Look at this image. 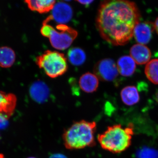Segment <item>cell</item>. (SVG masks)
<instances>
[{
	"instance_id": "7402d4cb",
	"label": "cell",
	"mask_w": 158,
	"mask_h": 158,
	"mask_svg": "<svg viewBox=\"0 0 158 158\" xmlns=\"http://www.w3.org/2000/svg\"><path fill=\"white\" fill-rule=\"evenodd\" d=\"M156 99L157 102L158 103V91L157 92L156 95Z\"/></svg>"
},
{
	"instance_id": "ba28073f",
	"label": "cell",
	"mask_w": 158,
	"mask_h": 158,
	"mask_svg": "<svg viewBox=\"0 0 158 158\" xmlns=\"http://www.w3.org/2000/svg\"><path fill=\"white\" fill-rule=\"evenodd\" d=\"M29 93L34 101L42 104L48 100L50 91L49 87L44 82L37 81L31 85Z\"/></svg>"
},
{
	"instance_id": "9c48e42d",
	"label": "cell",
	"mask_w": 158,
	"mask_h": 158,
	"mask_svg": "<svg viewBox=\"0 0 158 158\" xmlns=\"http://www.w3.org/2000/svg\"><path fill=\"white\" fill-rule=\"evenodd\" d=\"M154 29V24L152 23H139L134 29L133 35L139 44L144 45L150 41Z\"/></svg>"
},
{
	"instance_id": "ffe728a7",
	"label": "cell",
	"mask_w": 158,
	"mask_h": 158,
	"mask_svg": "<svg viewBox=\"0 0 158 158\" xmlns=\"http://www.w3.org/2000/svg\"><path fill=\"white\" fill-rule=\"evenodd\" d=\"M77 2L86 6H89L94 2L93 1H77Z\"/></svg>"
},
{
	"instance_id": "9a60e30c",
	"label": "cell",
	"mask_w": 158,
	"mask_h": 158,
	"mask_svg": "<svg viewBox=\"0 0 158 158\" xmlns=\"http://www.w3.org/2000/svg\"><path fill=\"white\" fill-rule=\"evenodd\" d=\"M120 97L123 103L128 106L136 105L140 99L137 88L133 86H127L123 88L120 92Z\"/></svg>"
},
{
	"instance_id": "7a4b0ae2",
	"label": "cell",
	"mask_w": 158,
	"mask_h": 158,
	"mask_svg": "<svg viewBox=\"0 0 158 158\" xmlns=\"http://www.w3.org/2000/svg\"><path fill=\"white\" fill-rule=\"evenodd\" d=\"M97 124L94 121L76 122L65 130L62 135L65 147L69 150L81 149L96 145Z\"/></svg>"
},
{
	"instance_id": "44dd1931",
	"label": "cell",
	"mask_w": 158,
	"mask_h": 158,
	"mask_svg": "<svg viewBox=\"0 0 158 158\" xmlns=\"http://www.w3.org/2000/svg\"><path fill=\"white\" fill-rule=\"evenodd\" d=\"M154 29L156 30V32L158 34V17L156 20L154 24Z\"/></svg>"
},
{
	"instance_id": "e0dca14e",
	"label": "cell",
	"mask_w": 158,
	"mask_h": 158,
	"mask_svg": "<svg viewBox=\"0 0 158 158\" xmlns=\"http://www.w3.org/2000/svg\"><path fill=\"white\" fill-rule=\"evenodd\" d=\"M67 56L69 62L75 66H80L86 61V55L85 51L77 47L73 48L69 50Z\"/></svg>"
},
{
	"instance_id": "7c38bea8",
	"label": "cell",
	"mask_w": 158,
	"mask_h": 158,
	"mask_svg": "<svg viewBox=\"0 0 158 158\" xmlns=\"http://www.w3.org/2000/svg\"><path fill=\"white\" fill-rule=\"evenodd\" d=\"M79 84L82 91L87 93H93L98 88L99 80L95 74L88 72L81 77Z\"/></svg>"
},
{
	"instance_id": "277c9868",
	"label": "cell",
	"mask_w": 158,
	"mask_h": 158,
	"mask_svg": "<svg viewBox=\"0 0 158 158\" xmlns=\"http://www.w3.org/2000/svg\"><path fill=\"white\" fill-rule=\"evenodd\" d=\"M40 33L43 36L48 38L54 48L59 50L69 48L78 35L76 30L66 25L57 24L55 28L44 21Z\"/></svg>"
},
{
	"instance_id": "ac0fdd59",
	"label": "cell",
	"mask_w": 158,
	"mask_h": 158,
	"mask_svg": "<svg viewBox=\"0 0 158 158\" xmlns=\"http://www.w3.org/2000/svg\"><path fill=\"white\" fill-rule=\"evenodd\" d=\"M147 78L153 84L158 85V59L150 61L144 70Z\"/></svg>"
},
{
	"instance_id": "4fadbf2b",
	"label": "cell",
	"mask_w": 158,
	"mask_h": 158,
	"mask_svg": "<svg viewBox=\"0 0 158 158\" xmlns=\"http://www.w3.org/2000/svg\"><path fill=\"white\" fill-rule=\"evenodd\" d=\"M117 66L118 73L123 76L130 77L135 70L136 62L130 56H123L118 59Z\"/></svg>"
},
{
	"instance_id": "d6986e66",
	"label": "cell",
	"mask_w": 158,
	"mask_h": 158,
	"mask_svg": "<svg viewBox=\"0 0 158 158\" xmlns=\"http://www.w3.org/2000/svg\"><path fill=\"white\" fill-rule=\"evenodd\" d=\"M49 158H68L64 155L60 153L54 154L51 155Z\"/></svg>"
},
{
	"instance_id": "30bf717a",
	"label": "cell",
	"mask_w": 158,
	"mask_h": 158,
	"mask_svg": "<svg viewBox=\"0 0 158 158\" xmlns=\"http://www.w3.org/2000/svg\"><path fill=\"white\" fill-rule=\"evenodd\" d=\"M17 103V98L15 94L0 91V114L8 118L14 113Z\"/></svg>"
},
{
	"instance_id": "2e32d148",
	"label": "cell",
	"mask_w": 158,
	"mask_h": 158,
	"mask_svg": "<svg viewBox=\"0 0 158 158\" xmlns=\"http://www.w3.org/2000/svg\"><path fill=\"white\" fill-rule=\"evenodd\" d=\"M15 54L12 49L7 47L0 48V66L9 68L14 64Z\"/></svg>"
},
{
	"instance_id": "5b68a950",
	"label": "cell",
	"mask_w": 158,
	"mask_h": 158,
	"mask_svg": "<svg viewBox=\"0 0 158 158\" xmlns=\"http://www.w3.org/2000/svg\"><path fill=\"white\" fill-rule=\"evenodd\" d=\"M36 63L47 75L52 78L64 74L68 68L65 55L57 51H45L36 58Z\"/></svg>"
},
{
	"instance_id": "8fae6325",
	"label": "cell",
	"mask_w": 158,
	"mask_h": 158,
	"mask_svg": "<svg viewBox=\"0 0 158 158\" xmlns=\"http://www.w3.org/2000/svg\"><path fill=\"white\" fill-rule=\"evenodd\" d=\"M131 56L137 64L143 65L149 62L151 52L149 48L143 44H135L130 50Z\"/></svg>"
},
{
	"instance_id": "6da1fadb",
	"label": "cell",
	"mask_w": 158,
	"mask_h": 158,
	"mask_svg": "<svg viewBox=\"0 0 158 158\" xmlns=\"http://www.w3.org/2000/svg\"><path fill=\"white\" fill-rule=\"evenodd\" d=\"M140 13L133 2L123 0L105 1L99 7L96 27L101 36L115 46L126 44L139 23Z\"/></svg>"
},
{
	"instance_id": "cb8c5ba5",
	"label": "cell",
	"mask_w": 158,
	"mask_h": 158,
	"mask_svg": "<svg viewBox=\"0 0 158 158\" xmlns=\"http://www.w3.org/2000/svg\"><path fill=\"white\" fill-rule=\"evenodd\" d=\"M27 158H37L36 157H29Z\"/></svg>"
},
{
	"instance_id": "5bb4252c",
	"label": "cell",
	"mask_w": 158,
	"mask_h": 158,
	"mask_svg": "<svg viewBox=\"0 0 158 158\" xmlns=\"http://www.w3.org/2000/svg\"><path fill=\"white\" fill-rule=\"evenodd\" d=\"M25 2L31 10L40 14L47 13L52 10L56 2L54 0H27Z\"/></svg>"
},
{
	"instance_id": "52a82bcc",
	"label": "cell",
	"mask_w": 158,
	"mask_h": 158,
	"mask_svg": "<svg viewBox=\"0 0 158 158\" xmlns=\"http://www.w3.org/2000/svg\"><path fill=\"white\" fill-rule=\"evenodd\" d=\"M52 11V14L47 18V19L54 21L59 24H65L70 21L73 15L72 8L67 3L63 2L56 3Z\"/></svg>"
},
{
	"instance_id": "603a6c76",
	"label": "cell",
	"mask_w": 158,
	"mask_h": 158,
	"mask_svg": "<svg viewBox=\"0 0 158 158\" xmlns=\"http://www.w3.org/2000/svg\"><path fill=\"white\" fill-rule=\"evenodd\" d=\"M0 158H5V156L2 154H0Z\"/></svg>"
},
{
	"instance_id": "3957f363",
	"label": "cell",
	"mask_w": 158,
	"mask_h": 158,
	"mask_svg": "<svg viewBox=\"0 0 158 158\" xmlns=\"http://www.w3.org/2000/svg\"><path fill=\"white\" fill-rule=\"evenodd\" d=\"M134 134L132 124L123 127L121 124L113 125L98 135V140L103 149L113 153L123 152L131 144Z\"/></svg>"
},
{
	"instance_id": "8992f818",
	"label": "cell",
	"mask_w": 158,
	"mask_h": 158,
	"mask_svg": "<svg viewBox=\"0 0 158 158\" xmlns=\"http://www.w3.org/2000/svg\"><path fill=\"white\" fill-rule=\"evenodd\" d=\"M94 73L98 78L105 81H112L117 77L118 72L114 60L105 59L99 61L95 65Z\"/></svg>"
}]
</instances>
